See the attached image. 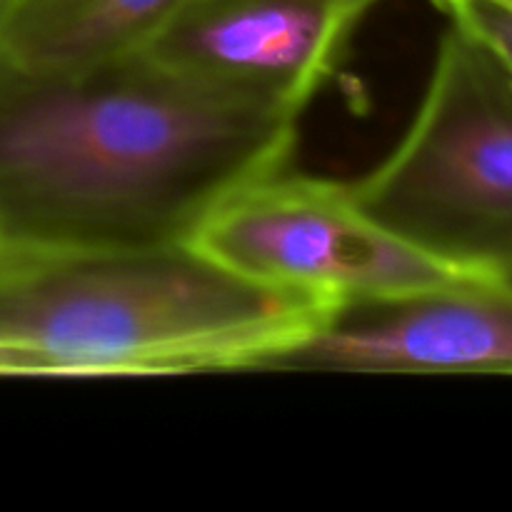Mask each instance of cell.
I'll use <instances>...</instances> for the list:
<instances>
[{
	"instance_id": "6",
	"label": "cell",
	"mask_w": 512,
	"mask_h": 512,
	"mask_svg": "<svg viewBox=\"0 0 512 512\" xmlns=\"http://www.w3.org/2000/svg\"><path fill=\"white\" fill-rule=\"evenodd\" d=\"M270 370L512 375V273L498 288L335 310Z\"/></svg>"
},
{
	"instance_id": "9",
	"label": "cell",
	"mask_w": 512,
	"mask_h": 512,
	"mask_svg": "<svg viewBox=\"0 0 512 512\" xmlns=\"http://www.w3.org/2000/svg\"><path fill=\"white\" fill-rule=\"evenodd\" d=\"M435 5L445 3V0H433ZM490 3H498V5H505V8H512V0H490Z\"/></svg>"
},
{
	"instance_id": "2",
	"label": "cell",
	"mask_w": 512,
	"mask_h": 512,
	"mask_svg": "<svg viewBox=\"0 0 512 512\" xmlns=\"http://www.w3.org/2000/svg\"><path fill=\"white\" fill-rule=\"evenodd\" d=\"M335 310L250 283L188 243L0 240V378L270 370Z\"/></svg>"
},
{
	"instance_id": "8",
	"label": "cell",
	"mask_w": 512,
	"mask_h": 512,
	"mask_svg": "<svg viewBox=\"0 0 512 512\" xmlns=\"http://www.w3.org/2000/svg\"><path fill=\"white\" fill-rule=\"evenodd\" d=\"M438 8L450 15V23L480 40L512 75V8L490 0H445Z\"/></svg>"
},
{
	"instance_id": "3",
	"label": "cell",
	"mask_w": 512,
	"mask_h": 512,
	"mask_svg": "<svg viewBox=\"0 0 512 512\" xmlns=\"http://www.w3.org/2000/svg\"><path fill=\"white\" fill-rule=\"evenodd\" d=\"M350 185L360 208L423 253L485 275L512 273V75L450 23L418 113Z\"/></svg>"
},
{
	"instance_id": "7",
	"label": "cell",
	"mask_w": 512,
	"mask_h": 512,
	"mask_svg": "<svg viewBox=\"0 0 512 512\" xmlns=\"http://www.w3.org/2000/svg\"><path fill=\"white\" fill-rule=\"evenodd\" d=\"M188 0H3L0 58L70 70L143 48Z\"/></svg>"
},
{
	"instance_id": "11",
	"label": "cell",
	"mask_w": 512,
	"mask_h": 512,
	"mask_svg": "<svg viewBox=\"0 0 512 512\" xmlns=\"http://www.w3.org/2000/svg\"><path fill=\"white\" fill-rule=\"evenodd\" d=\"M0 5H3V0H0Z\"/></svg>"
},
{
	"instance_id": "4",
	"label": "cell",
	"mask_w": 512,
	"mask_h": 512,
	"mask_svg": "<svg viewBox=\"0 0 512 512\" xmlns=\"http://www.w3.org/2000/svg\"><path fill=\"white\" fill-rule=\"evenodd\" d=\"M188 245L250 283L310 295L333 310L498 288L508 280L405 243L360 208L348 183L285 170L225 200Z\"/></svg>"
},
{
	"instance_id": "10",
	"label": "cell",
	"mask_w": 512,
	"mask_h": 512,
	"mask_svg": "<svg viewBox=\"0 0 512 512\" xmlns=\"http://www.w3.org/2000/svg\"><path fill=\"white\" fill-rule=\"evenodd\" d=\"M0 240H3V235H0Z\"/></svg>"
},
{
	"instance_id": "5",
	"label": "cell",
	"mask_w": 512,
	"mask_h": 512,
	"mask_svg": "<svg viewBox=\"0 0 512 512\" xmlns=\"http://www.w3.org/2000/svg\"><path fill=\"white\" fill-rule=\"evenodd\" d=\"M380 0H188L140 48L210 90L300 115Z\"/></svg>"
},
{
	"instance_id": "1",
	"label": "cell",
	"mask_w": 512,
	"mask_h": 512,
	"mask_svg": "<svg viewBox=\"0 0 512 512\" xmlns=\"http://www.w3.org/2000/svg\"><path fill=\"white\" fill-rule=\"evenodd\" d=\"M298 118L205 88L140 50L70 70L0 58V235L190 243L238 190L288 168Z\"/></svg>"
}]
</instances>
